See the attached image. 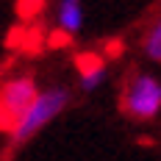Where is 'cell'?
Wrapping results in <instances>:
<instances>
[{
	"mask_svg": "<svg viewBox=\"0 0 161 161\" xmlns=\"http://www.w3.org/2000/svg\"><path fill=\"white\" fill-rule=\"evenodd\" d=\"M67 106H69V92H67L64 86H53V89L39 92L36 103H33L31 108H28V114L22 117L19 128L8 136V147H11V150L22 147L33 133H36V130H42L45 125H50V122L64 111Z\"/></svg>",
	"mask_w": 161,
	"mask_h": 161,
	"instance_id": "6da1fadb",
	"label": "cell"
},
{
	"mask_svg": "<svg viewBox=\"0 0 161 161\" xmlns=\"http://www.w3.org/2000/svg\"><path fill=\"white\" fill-rule=\"evenodd\" d=\"M42 89H36V80L31 75H19L11 78L0 86V133H14L22 122V117L28 114Z\"/></svg>",
	"mask_w": 161,
	"mask_h": 161,
	"instance_id": "7a4b0ae2",
	"label": "cell"
},
{
	"mask_svg": "<svg viewBox=\"0 0 161 161\" xmlns=\"http://www.w3.org/2000/svg\"><path fill=\"white\" fill-rule=\"evenodd\" d=\"M122 111L130 119H156L161 111V80L150 72H136L128 80L122 97Z\"/></svg>",
	"mask_w": 161,
	"mask_h": 161,
	"instance_id": "3957f363",
	"label": "cell"
},
{
	"mask_svg": "<svg viewBox=\"0 0 161 161\" xmlns=\"http://www.w3.org/2000/svg\"><path fill=\"white\" fill-rule=\"evenodd\" d=\"M56 19H58V28L67 33L80 31L83 25V8H80V0H58V11H56Z\"/></svg>",
	"mask_w": 161,
	"mask_h": 161,
	"instance_id": "277c9868",
	"label": "cell"
},
{
	"mask_svg": "<svg viewBox=\"0 0 161 161\" xmlns=\"http://www.w3.org/2000/svg\"><path fill=\"white\" fill-rule=\"evenodd\" d=\"M142 53H145L150 61L161 64V14L156 17V22L147 28L145 39H142Z\"/></svg>",
	"mask_w": 161,
	"mask_h": 161,
	"instance_id": "5b68a950",
	"label": "cell"
},
{
	"mask_svg": "<svg viewBox=\"0 0 161 161\" xmlns=\"http://www.w3.org/2000/svg\"><path fill=\"white\" fill-rule=\"evenodd\" d=\"M72 64H75L80 78H86V75H95L100 69H106V58L97 56V53H92V50H83V53H75Z\"/></svg>",
	"mask_w": 161,
	"mask_h": 161,
	"instance_id": "8992f818",
	"label": "cell"
},
{
	"mask_svg": "<svg viewBox=\"0 0 161 161\" xmlns=\"http://www.w3.org/2000/svg\"><path fill=\"white\" fill-rule=\"evenodd\" d=\"M67 45H72V33L61 31V28H56V31L47 33V47L50 50H61V47H67Z\"/></svg>",
	"mask_w": 161,
	"mask_h": 161,
	"instance_id": "52a82bcc",
	"label": "cell"
},
{
	"mask_svg": "<svg viewBox=\"0 0 161 161\" xmlns=\"http://www.w3.org/2000/svg\"><path fill=\"white\" fill-rule=\"evenodd\" d=\"M25 42H28V31H25L22 25L11 28L8 36H6V45H8V47H19V45H25Z\"/></svg>",
	"mask_w": 161,
	"mask_h": 161,
	"instance_id": "ba28073f",
	"label": "cell"
},
{
	"mask_svg": "<svg viewBox=\"0 0 161 161\" xmlns=\"http://www.w3.org/2000/svg\"><path fill=\"white\" fill-rule=\"evenodd\" d=\"M125 53V42L122 39H108L106 42V58H119Z\"/></svg>",
	"mask_w": 161,
	"mask_h": 161,
	"instance_id": "9c48e42d",
	"label": "cell"
},
{
	"mask_svg": "<svg viewBox=\"0 0 161 161\" xmlns=\"http://www.w3.org/2000/svg\"><path fill=\"white\" fill-rule=\"evenodd\" d=\"M139 145H142V147H153L156 142H153V139H147V136H142V139H139Z\"/></svg>",
	"mask_w": 161,
	"mask_h": 161,
	"instance_id": "30bf717a",
	"label": "cell"
}]
</instances>
